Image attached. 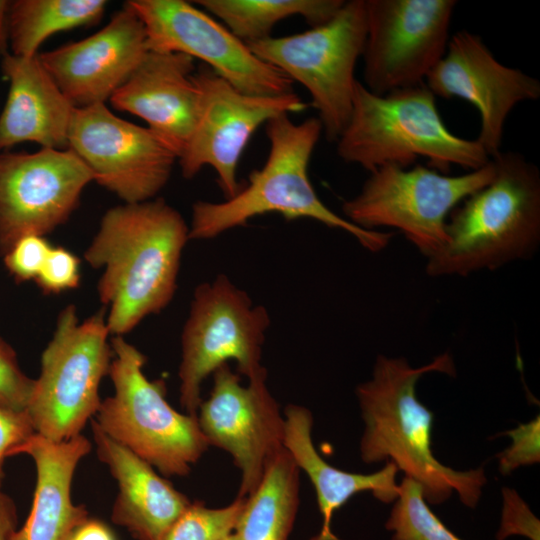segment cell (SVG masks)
<instances>
[{
    "instance_id": "1",
    "label": "cell",
    "mask_w": 540,
    "mask_h": 540,
    "mask_svg": "<svg viewBox=\"0 0 540 540\" xmlns=\"http://www.w3.org/2000/svg\"><path fill=\"white\" fill-rule=\"evenodd\" d=\"M189 240L184 217L162 198L105 212L84 259L103 270L97 292L110 335L124 337L168 306Z\"/></svg>"
},
{
    "instance_id": "2",
    "label": "cell",
    "mask_w": 540,
    "mask_h": 540,
    "mask_svg": "<svg viewBox=\"0 0 540 540\" xmlns=\"http://www.w3.org/2000/svg\"><path fill=\"white\" fill-rule=\"evenodd\" d=\"M431 372L456 376L450 353L421 367H412L404 357L377 356L371 378L356 388L365 424L361 459L366 464L393 462L420 485L429 504H442L456 491L465 506L474 508L487 483L483 467L454 470L432 452L434 415L416 395L418 380Z\"/></svg>"
},
{
    "instance_id": "3",
    "label": "cell",
    "mask_w": 540,
    "mask_h": 540,
    "mask_svg": "<svg viewBox=\"0 0 540 540\" xmlns=\"http://www.w3.org/2000/svg\"><path fill=\"white\" fill-rule=\"evenodd\" d=\"M323 133L317 117L300 123L288 114L266 123L269 153L248 184L222 202L197 201L192 206L190 240H208L256 216L277 213L286 220L309 218L352 235L366 250L387 247L394 232L365 230L329 209L318 197L308 175L313 151Z\"/></svg>"
},
{
    "instance_id": "4",
    "label": "cell",
    "mask_w": 540,
    "mask_h": 540,
    "mask_svg": "<svg viewBox=\"0 0 540 540\" xmlns=\"http://www.w3.org/2000/svg\"><path fill=\"white\" fill-rule=\"evenodd\" d=\"M495 173L449 214L446 242L426 259L430 277L497 270L531 258L540 244V171L515 151L491 158Z\"/></svg>"
},
{
    "instance_id": "5",
    "label": "cell",
    "mask_w": 540,
    "mask_h": 540,
    "mask_svg": "<svg viewBox=\"0 0 540 540\" xmlns=\"http://www.w3.org/2000/svg\"><path fill=\"white\" fill-rule=\"evenodd\" d=\"M336 144L343 161L369 173L388 165L408 168L419 158L444 174L453 165L472 171L490 161L476 139L446 127L425 83L377 95L357 80L351 115Z\"/></svg>"
},
{
    "instance_id": "6",
    "label": "cell",
    "mask_w": 540,
    "mask_h": 540,
    "mask_svg": "<svg viewBox=\"0 0 540 540\" xmlns=\"http://www.w3.org/2000/svg\"><path fill=\"white\" fill-rule=\"evenodd\" d=\"M111 347L114 393L101 401L94 421L162 475H187L209 447L197 415L168 403L165 382L145 376L146 356L123 336H113Z\"/></svg>"
},
{
    "instance_id": "7",
    "label": "cell",
    "mask_w": 540,
    "mask_h": 540,
    "mask_svg": "<svg viewBox=\"0 0 540 540\" xmlns=\"http://www.w3.org/2000/svg\"><path fill=\"white\" fill-rule=\"evenodd\" d=\"M109 336L105 308L83 321L74 305L61 310L26 410L36 434L68 440L97 413L100 383L113 358Z\"/></svg>"
},
{
    "instance_id": "8",
    "label": "cell",
    "mask_w": 540,
    "mask_h": 540,
    "mask_svg": "<svg viewBox=\"0 0 540 540\" xmlns=\"http://www.w3.org/2000/svg\"><path fill=\"white\" fill-rule=\"evenodd\" d=\"M495 167H483L451 176L431 167L383 166L369 173L360 192L342 204L344 218L365 230L392 228L426 258L446 242L451 211L488 184Z\"/></svg>"
},
{
    "instance_id": "9",
    "label": "cell",
    "mask_w": 540,
    "mask_h": 540,
    "mask_svg": "<svg viewBox=\"0 0 540 540\" xmlns=\"http://www.w3.org/2000/svg\"><path fill=\"white\" fill-rule=\"evenodd\" d=\"M365 39V0H349L322 25L247 45L260 59L306 88L327 141L336 142L351 115L357 81L354 71Z\"/></svg>"
},
{
    "instance_id": "10",
    "label": "cell",
    "mask_w": 540,
    "mask_h": 540,
    "mask_svg": "<svg viewBox=\"0 0 540 540\" xmlns=\"http://www.w3.org/2000/svg\"><path fill=\"white\" fill-rule=\"evenodd\" d=\"M270 316L226 275L199 284L181 333L180 403L197 415L203 381L233 360L248 380L266 369L261 364Z\"/></svg>"
},
{
    "instance_id": "11",
    "label": "cell",
    "mask_w": 540,
    "mask_h": 540,
    "mask_svg": "<svg viewBox=\"0 0 540 540\" xmlns=\"http://www.w3.org/2000/svg\"><path fill=\"white\" fill-rule=\"evenodd\" d=\"M456 0H365L362 83L370 92L423 84L450 39Z\"/></svg>"
},
{
    "instance_id": "12",
    "label": "cell",
    "mask_w": 540,
    "mask_h": 540,
    "mask_svg": "<svg viewBox=\"0 0 540 540\" xmlns=\"http://www.w3.org/2000/svg\"><path fill=\"white\" fill-rule=\"evenodd\" d=\"M194 79L199 89V110L178 163L186 179L210 166L225 199H229L242 188L237 169L256 130L278 115L304 111L307 104L294 92L276 96L245 94L205 65L195 71Z\"/></svg>"
},
{
    "instance_id": "13",
    "label": "cell",
    "mask_w": 540,
    "mask_h": 540,
    "mask_svg": "<svg viewBox=\"0 0 540 540\" xmlns=\"http://www.w3.org/2000/svg\"><path fill=\"white\" fill-rule=\"evenodd\" d=\"M141 19L147 50L198 59L239 91L255 96L293 92V82L255 55L206 11L184 0H130Z\"/></svg>"
},
{
    "instance_id": "14",
    "label": "cell",
    "mask_w": 540,
    "mask_h": 540,
    "mask_svg": "<svg viewBox=\"0 0 540 540\" xmlns=\"http://www.w3.org/2000/svg\"><path fill=\"white\" fill-rule=\"evenodd\" d=\"M68 148L88 166L94 182L123 203L156 198L178 162L176 152L148 127L116 116L104 103L75 108Z\"/></svg>"
},
{
    "instance_id": "15",
    "label": "cell",
    "mask_w": 540,
    "mask_h": 540,
    "mask_svg": "<svg viewBox=\"0 0 540 540\" xmlns=\"http://www.w3.org/2000/svg\"><path fill=\"white\" fill-rule=\"evenodd\" d=\"M91 182L93 173L70 148L0 154V253L68 221Z\"/></svg>"
},
{
    "instance_id": "16",
    "label": "cell",
    "mask_w": 540,
    "mask_h": 540,
    "mask_svg": "<svg viewBox=\"0 0 540 540\" xmlns=\"http://www.w3.org/2000/svg\"><path fill=\"white\" fill-rule=\"evenodd\" d=\"M210 396L197 419L209 446L229 453L241 471L238 496L248 497L258 486L268 462L284 448V415L266 384L267 372L248 380L228 363L214 371Z\"/></svg>"
},
{
    "instance_id": "17",
    "label": "cell",
    "mask_w": 540,
    "mask_h": 540,
    "mask_svg": "<svg viewBox=\"0 0 540 540\" xmlns=\"http://www.w3.org/2000/svg\"><path fill=\"white\" fill-rule=\"evenodd\" d=\"M434 96L459 98L480 116L476 140L491 159L501 151L504 127L513 108L540 97V81L500 63L482 37L468 30L450 36L441 60L425 82Z\"/></svg>"
},
{
    "instance_id": "18",
    "label": "cell",
    "mask_w": 540,
    "mask_h": 540,
    "mask_svg": "<svg viewBox=\"0 0 540 540\" xmlns=\"http://www.w3.org/2000/svg\"><path fill=\"white\" fill-rule=\"evenodd\" d=\"M147 51L144 25L126 1L96 33L38 57L68 101L84 108L106 104Z\"/></svg>"
},
{
    "instance_id": "19",
    "label": "cell",
    "mask_w": 540,
    "mask_h": 540,
    "mask_svg": "<svg viewBox=\"0 0 540 540\" xmlns=\"http://www.w3.org/2000/svg\"><path fill=\"white\" fill-rule=\"evenodd\" d=\"M195 71L194 59L186 54L148 50L109 102L144 120L179 158L199 110Z\"/></svg>"
},
{
    "instance_id": "20",
    "label": "cell",
    "mask_w": 540,
    "mask_h": 540,
    "mask_svg": "<svg viewBox=\"0 0 540 540\" xmlns=\"http://www.w3.org/2000/svg\"><path fill=\"white\" fill-rule=\"evenodd\" d=\"M1 68L9 82L0 114V150L23 142L67 149L75 107L68 101L38 55L3 53Z\"/></svg>"
},
{
    "instance_id": "21",
    "label": "cell",
    "mask_w": 540,
    "mask_h": 540,
    "mask_svg": "<svg viewBox=\"0 0 540 540\" xmlns=\"http://www.w3.org/2000/svg\"><path fill=\"white\" fill-rule=\"evenodd\" d=\"M91 447L82 434L54 442L34 433L14 449L12 456L26 454L33 459L36 485L30 513L9 540H68L89 517L85 505L72 501L71 486L78 463Z\"/></svg>"
},
{
    "instance_id": "22",
    "label": "cell",
    "mask_w": 540,
    "mask_h": 540,
    "mask_svg": "<svg viewBox=\"0 0 540 540\" xmlns=\"http://www.w3.org/2000/svg\"><path fill=\"white\" fill-rule=\"evenodd\" d=\"M99 460L117 482L111 519L136 540H156L191 501L145 460L107 436L91 419Z\"/></svg>"
},
{
    "instance_id": "23",
    "label": "cell",
    "mask_w": 540,
    "mask_h": 540,
    "mask_svg": "<svg viewBox=\"0 0 540 540\" xmlns=\"http://www.w3.org/2000/svg\"><path fill=\"white\" fill-rule=\"evenodd\" d=\"M284 422V446L311 481L323 519L320 534L312 540H336L330 531L332 516L360 492L370 491L386 504L397 499L399 485L395 479L399 470L393 462L388 461L381 470L371 474L338 469L317 452L312 440L313 417L306 407L288 405L284 409Z\"/></svg>"
},
{
    "instance_id": "24",
    "label": "cell",
    "mask_w": 540,
    "mask_h": 540,
    "mask_svg": "<svg viewBox=\"0 0 540 540\" xmlns=\"http://www.w3.org/2000/svg\"><path fill=\"white\" fill-rule=\"evenodd\" d=\"M299 474L284 446L268 462L257 488L245 498L233 533L240 540H288L299 505Z\"/></svg>"
},
{
    "instance_id": "25",
    "label": "cell",
    "mask_w": 540,
    "mask_h": 540,
    "mask_svg": "<svg viewBox=\"0 0 540 540\" xmlns=\"http://www.w3.org/2000/svg\"><path fill=\"white\" fill-rule=\"evenodd\" d=\"M106 6L104 0L8 1L6 32L10 53L36 56L42 43L52 35L97 24Z\"/></svg>"
},
{
    "instance_id": "26",
    "label": "cell",
    "mask_w": 540,
    "mask_h": 540,
    "mask_svg": "<svg viewBox=\"0 0 540 540\" xmlns=\"http://www.w3.org/2000/svg\"><path fill=\"white\" fill-rule=\"evenodd\" d=\"M193 3L223 22L246 44L271 36L274 26L289 17L301 16L316 27L328 22L343 0H197Z\"/></svg>"
},
{
    "instance_id": "27",
    "label": "cell",
    "mask_w": 540,
    "mask_h": 540,
    "mask_svg": "<svg viewBox=\"0 0 540 540\" xmlns=\"http://www.w3.org/2000/svg\"><path fill=\"white\" fill-rule=\"evenodd\" d=\"M385 528L391 540H462L431 511L420 485L404 477Z\"/></svg>"
},
{
    "instance_id": "28",
    "label": "cell",
    "mask_w": 540,
    "mask_h": 540,
    "mask_svg": "<svg viewBox=\"0 0 540 540\" xmlns=\"http://www.w3.org/2000/svg\"><path fill=\"white\" fill-rule=\"evenodd\" d=\"M245 498H237L222 508L191 502L156 540H222L234 532Z\"/></svg>"
},
{
    "instance_id": "29",
    "label": "cell",
    "mask_w": 540,
    "mask_h": 540,
    "mask_svg": "<svg viewBox=\"0 0 540 540\" xmlns=\"http://www.w3.org/2000/svg\"><path fill=\"white\" fill-rule=\"evenodd\" d=\"M34 384L35 379L20 369L14 350L0 338V408L26 412Z\"/></svg>"
},
{
    "instance_id": "30",
    "label": "cell",
    "mask_w": 540,
    "mask_h": 540,
    "mask_svg": "<svg viewBox=\"0 0 540 540\" xmlns=\"http://www.w3.org/2000/svg\"><path fill=\"white\" fill-rule=\"evenodd\" d=\"M511 438V445L498 453L499 471L503 475L510 474L522 466L540 462V416L527 423L519 424L502 435Z\"/></svg>"
},
{
    "instance_id": "31",
    "label": "cell",
    "mask_w": 540,
    "mask_h": 540,
    "mask_svg": "<svg viewBox=\"0 0 540 540\" xmlns=\"http://www.w3.org/2000/svg\"><path fill=\"white\" fill-rule=\"evenodd\" d=\"M35 281L45 294L74 289L80 282V259L64 247L52 246Z\"/></svg>"
},
{
    "instance_id": "32",
    "label": "cell",
    "mask_w": 540,
    "mask_h": 540,
    "mask_svg": "<svg viewBox=\"0 0 540 540\" xmlns=\"http://www.w3.org/2000/svg\"><path fill=\"white\" fill-rule=\"evenodd\" d=\"M51 247L45 236H25L4 255L5 266L19 282L35 280Z\"/></svg>"
},
{
    "instance_id": "33",
    "label": "cell",
    "mask_w": 540,
    "mask_h": 540,
    "mask_svg": "<svg viewBox=\"0 0 540 540\" xmlns=\"http://www.w3.org/2000/svg\"><path fill=\"white\" fill-rule=\"evenodd\" d=\"M502 516L497 540H505L511 535H521L530 540H540L539 520L526 502L512 488H502Z\"/></svg>"
},
{
    "instance_id": "34",
    "label": "cell",
    "mask_w": 540,
    "mask_h": 540,
    "mask_svg": "<svg viewBox=\"0 0 540 540\" xmlns=\"http://www.w3.org/2000/svg\"><path fill=\"white\" fill-rule=\"evenodd\" d=\"M34 433L26 412L17 413L0 408V488L5 459L12 456L14 449Z\"/></svg>"
},
{
    "instance_id": "35",
    "label": "cell",
    "mask_w": 540,
    "mask_h": 540,
    "mask_svg": "<svg viewBox=\"0 0 540 540\" xmlns=\"http://www.w3.org/2000/svg\"><path fill=\"white\" fill-rule=\"evenodd\" d=\"M68 540H117L113 531L101 520L87 518L71 533Z\"/></svg>"
},
{
    "instance_id": "36",
    "label": "cell",
    "mask_w": 540,
    "mask_h": 540,
    "mask_svg": "<svg viewBox=\"0 0 540 540\" xmlns=\"http://www.w3.org/2000/svg\"><path fill=\"white\" fill-rule=\"evenodd\" d=\"M16 529V506L12 498L0 488V540H9Z\"/></svg>"
},
{
    "instance_id": "37",
    "label": "cell",
    "mask_w": 540,
    "mask_h": 540,
    "mask_svg": "<svg viewBox=\"0 0 540 540\" xmlns=\"http://www.w3.org/2000/svg\"><path fill=\"white\" fill-rule=\"evenodd\" d=\"M8 1L0 0V51L7 52L6 13Z\"/></svg>"
},
{
    "instance_id": "38",
    "label": "cell",
    "mask_w": 540,
    "mask_h": 540,
    "mask_svg": "<svg viewBox=\"0 0 540 540\" xmlns=\"http://www.w3.org/2000/svg\"><path fill=\"white\" fill-rule=\"evenodd\" d=\"M222 540H240V539L234 533H232Z\"/></svg>"
}]
</instances>
